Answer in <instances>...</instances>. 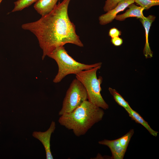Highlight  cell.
I'll return each instance as SVG.
<instances>
[{"label": "cell", "mask_w": 159, "mask_h": 159, "mask_svg": "<svg viewBox=\"0 0 159 159\" xmlns=\"http://www.w3.org/2000/svg\"><path fill=\"white\" fill-rule=\"evenodd\" d=\"M58 0H38L34 7L37 12L42 16L51 11L57 5Z\"/></svg>", "instance_id": "30bf717a"}, {"label": "cell", "mask_w": 159, "mask_h": 159, "mask_svg": "<svg viewBox=\"0 0 159 159\" xmlns=\"http://www.w3.org/2000/svg\"><path fill=\"white\" fill-rule=\"evenodd\" d=\"M47 56L56 62L58 67L57 74L53 82L58 83L66 76L70 74L75 75L81 71L102 65V62L87 64L79 62L74 59L68 53L64 46L57 47Z\"/></svg>", "instance_id": "3957f363"}, {"label": "cell", "mask_w": 159, "mask_h": 159, "mask_svg": "<svg viewBox=\"0 0 159 159\" xmlns=\"http://www.w3.org/2000/svg\"><path fill=\"white\" fill-rule=\"evenodd\" d=\"M70 0H63L38 20L21 25L23 29L30 31L37 37L42 50V60L57 47L67 44L84 46L68 16Z\"/></svg>", "instance_id": "6da1fadb"}, {"label": "cell", "mask_w": 159, "mask_h": 159, "mask_svg": "<svg viewBox=\"0 0 159 159\" xmlns=\"http://www.w3.org/2000/svg\"><path fill=\"white\" fill-rule=\"evenodd\" d=\"M155 17L150 15L147 17L144 16L140 21L144 27L145 33V43L143 50V54L146 58L152 57L153 52L149 46L148 42V34L149 30L152 22L155 20Z\"/></svg>", "instance_id": "9c48e42d"}, {"label": "cell", "mask_w": 159, "mask_h": 159, "mask_svg": "<svg viewBox=\"0 0 159 159\" xmlns=\"http://www.w3.org/2000/svg\"><path fill=\"white\" fill-rule=\"evenodd\" d=\"M134 133V130L131 129L125 135L118 138L120 146L126 150L131 138Z\"/></svg>", "instance_id": "9a60e30c"}, {"label": "cell", "mask_w": 159, "mask_h": 159, "mask_svg": "<svg viewBox=\"0 0 159 159\" xmlns=\"http://www.w3.org/2000/svg\"><path fill=\"white\" fill-rule=\"evenodd\" d=\"M121 32L119 30L117 29L114 27L111 29L109 31V35L110 37L111 38L119 37L120 35Z\"/></svg>", "instance_id": "ac0fdd59"}, {"label": "cell", "mask_w": 159, "mask_h": 159, "mask_svg": "<svg viewBox=\"0 0 159 159\" xmlns=\"http://www.w3.org/2000/svg\"><path fill=\"white\" fill-rule=\"evenodd\" d=\"M2 0H0V4L1 3V1H2Z\"/></svg>", "instance_id": "ffe728a7"}, {"label": "cell", "mask_w": 159, "mask_h": 159, "mask_svg": "<svg viewBox=\"0 0 159 159\" xmlns=\"http://www.w3.org/2000/svg\"><path fill=\"white\" fill-rule=\"evenodd\" d=\"M134 1L144 10H148L153 6L159 5V0H134Z\"/></svg>", "instance_id": "2e32d148"}, {"label": "cell", "mask_w": 159, "mask_h": 159, "mask_svg": "<svg viewBox=\"0 0 159 159\" xmlns=\"http://www.w3.org/2000/svg\"><path fill=\"white\" fill-rule=\"evenodd\" d=\"M134 2V0H122L120 1L115 8L99 17V23L101 25H105L111 22L115 19L118 13L123 11L130 5Z\"/></svg>", "instance_id": "52a82bcc"}, {"label": "cell", "mask_w": 159, "mask_h": 159, "mask_svg": "<svg viewBox=\"0 0 159 159\" xmlns=\"http://www.w3.org/2000/svg\"><path fill=\"white\" fill-rule=\"evenodd\" d=\"M56 128L55 122L52 121L49 128L44 132L35 131L33 132L32 136L39 140L43 144L46 152L47 159H53L50 149V141L52 134Z\"/></svg>", "instance_id": "8992f818"}, {"label": "cell", "mask_w": 159, "mask_h": 159, "mask_svg": "<svg viewBox=\"0 0 159 159\" xmlns=\"http://www.w3.org/2000/svg\"><path fill=\"white\" fill-rule=\"evenodd\" d=\"M122 0H106L105 2L103 9L105 11L107 12L114 9L118 3Z\"/></svg>", "instance_id": "e0dca14e"}, {"label": "cell", "mask_w": 159, "mask_h": 159, "mask_svg": "<svg viewBox=\"0 0 159 159\" xmlns=\"http://www.w3.org/2000/svg\"><path fill=\"white\" fill-rule=\"evenodd\" d=\"M111 42L115 46H119L123 43V40L119 37H115L111 38Z\"/></svg>", "instance_id": "d6986e66"}, {"label": "cell", "mask_w": 159, "mask_h": 159, "mask_svg": "<svg viewBox=\"0 0 159 159\" xmlns=\"http://www.w3.org/2000/svg\"><path fill=\"white\" fill-rule=\"evenodd\" d=\"M128 7L129 9L125 13L117 15L115 19L117 20L122 21L126 18L130 17H136L140 19L144 16L143 13L144 9L142 7L132 3Z\"/></svg>", "instance_id": "8fae6325"}, {"label": "cell", "mask_w": 159, "mask_h": 159, "mask_svg": "<svg viewBox=\"0 0 159 159\" xmlns=\"http://www.w3.org/2000/svg\"><path fill=\"white\" fill-rule=\"evenodd\" d=\"M86 100H88V95L85 89L76 78L72 80L66 92L59 115L61 116L72 112Z\"/></svg>", "instance_id": "5b68a950"}, {"label": "cell", "mask_w": 159, "mask_h": 159, "mask_svg": "<svg viewBox=\"0 0 159 159\" xmlns=\"http://www.w3.org/2000/svg\"><path fill=\"white\" fill-rule=\"evenodd\" d=\"M99 144L107 146L112 153V159H123L126 150L120 145L118 139L113 140L104 139L98 142Z\"/></svg>", "instance_id": "ba28073f"}, {"label": "cell", "mask_w": 159, "mask_h": 159, "mask_svg": "<svg viewBox=\"0 0 159 159\" xmlns=\"http://www.w3.org/2000/svg\"><path fill=\"white\" fill-rule=\"evenodd\" d=\"M103 110L86 100L72 112L60 116L58 122L79 137L102 120L105 114Z\"/></svg>", "instance_id": "7a4b0ae2"}, {"label": "cell", "mask_w": 159, "mask_h": 159, "mask_svg": "<svg viewBox=\"0 0 159 159\" xmlns=\"http://www.w3.org/2000/svg\"><path fill=\"white\" fill-rule=\"evenodd\" d=\"M102 65L91 69L82 71L76 74V78L85 87L88 95V100L93 105L104 110L109 108V106L102 97L101 92L102 77L97 78V72Z\"/></svg>", "instance_id": "277c9868"}, {"label": "cell", "mask_w": 159, "mask_h": 159, "mask_svg": "<svg viewBox=\"0 0 159 159\" xmlns=\"http://www.w3.org/2000/svg\"><path fill=\"white\" fill-rule=\"evenodd\" d=\"M108 90L110 94L112 96L115 101L120 106L123 107L126 110L129 109L131 107L128 103L115 89L109 87Z\"/></svg>", "instance_id": "4fadbf2b"}, {"label": "cell", "mask_w": 159, "mask_h": 159, "mask_svg": "<svg viewBox=\"0 0 159 159\" xmlns=\"http://www.w3.org/2000/svg\"><path fill=\"white\" fill-rule=\"evenodd\" d=\"M126 111L132 120H134L136 123L142 125L153 136L155 137L157 136L158 132L153 129L148 122L145 121L138 112L133 110L131 108Z\"/></svg>", "instance_id": "7c38bea8"}, {"label": "cell", "mask_w": 159, "mask_h": 159, "mask_svg": "<svg viewBox=\"0 0 159 159\" xmlns=\"http://www.w3.org/2000/svg\"><path fill=\"white\" fill-rule=\"evenodd\" d=\"M38 0H18L14 2V6L11 12L21 11Z\"/></svg>", "instance_id": "5bb4252c"}]
</instances>
